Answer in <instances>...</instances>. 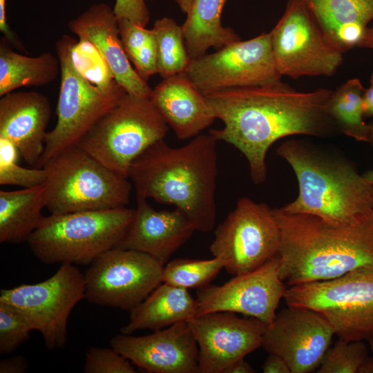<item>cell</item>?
<instances>
[{
    "label": "cell",
    "instance_id": "cell-2",
    "mask_svg": "<svg viewBox=\"0 0 373 373\" xmlns=\"http://www.w3.org/2000/svg\"><path fill=\"white\" fill-rule=\"evenodd\" d=\"M273 213L280 231L278 273L288 287L373 266V212L345 224L281 208Z\"/></svg>",
    "mask_w": 373,
    "mask_h": 373
},
{
    "label": "cell",
    "instance_id": "cell-24",
    "mask_svg": "<svg viewBox=\"0 0 373 373\" xmlns=\"http://www.w3.org/2000/svg\"><path fill=\"white\" fill-rule=\"evenodd\" d=\"M198 301L188 289L162 283L130 312L129 321L120 331L131 334L137 330H160L197 315Z\"/></svg>",
    "mask_w": 373,
    "mask_h": 373
},
{
    "label": "cell",
    "instance_id": "cell-35",
    "mask_svg": "<svg viewBox=\"0 0 373 373\" xmlns=\"http://www.w3.org/2000/svg\"><path fill=\"white\" fill-rule=\"evenodd\" d=\"M31 331L30 325L21 312L0 303V354L13 353L28 340Z\"/></svg>",
    "mask_w": 373,
    "mask_h": 373
},
{
    "label": "cell",
    "instance_id": "cell-22",
    "mask_svg": "<svg viewBox=\"0 0 373 373\" xmlns=\"http://www.w3.org/2000/svg\"><path fill=\"white\" fill-rule=\"evenodd\" d=\"M150 99L179 140L198 135L216 119L206 96L185 72L164 78Z\"/></svg>",
    "mask_w": 373,
    "mask_h": 373
},
{
    "label": "cell",
    "instance_id": "cell-29",
    "mask_svg": "<svg viewBox=\"0 0 373 373\" xmlns=\"http://www.w3.org/2000/svg\"><path fill=\"white\" fill-rule=\"evenodd\" d=\"M157 50V73L164 79L183 73L191 60L182 26L170 17L157 19L151 28Z\"/></svg>",
    "mask_w": 373,
    "mask_h": 373
},
{
    "label": "cell",
    "instance_id": "cell-10",
    "mask_svg": "<svg viewBox=\"0 0 373 373\" xmlns=\"http://www.w3.org/2000/svg\"><path fill=\"white\" fill-rule=\"evenodd\" d=\"M84 298V274L72 264H61L51 277L42 282L0 291V303L21 312L32 330L41 334L48 350L64 347L69 316Z\"/></svg>",
    "mask_w": 373,
    "mask_h": 373
},
{
    "label": "cell",
    "instance_id": "cell-38",
    "mask_svg": "<svg viewBox=\"0 0 373 373\" xmlns=\"http://www.w3.org/2000/svg\"><path fill=\"white\" fill-rule=\"evenodd\" d=\"M0 31L12 47L20 50H25L22 43L15 32L10 29L7 22L6 0H0Z\"/></svg>",
    "mask_w": 373,
    "mask_h": 373
},
{
    "label": "cell",
    "instance_id": "cell-36",
    "mask_svg": "<svg viewBox=\"0 0 373 373\" xmlns=\"http://www.w3.org/2000/svg\"><path fill=\"white\" fill-rule=\"evenodd\" d=\"M132 363L112 347H90L85 353V373H135Z\"/></svg>",
    "mask_w": 373,
    "mask_h": 373
},
{
    "label": "cell",
    "instance_id": "cell-18",
    "mask_svg": "<svg viewBox=\"0 0 373 373\" xmlns=\"http://www.w3.org/2000/svg\"><path fill=\"white\" fill-rule=\"evenodd\" d=\"M111 347L150 373H199L198 345L187 321L140 336L121 333Z\"/></svg>",
    "mask_w": 373,
    "mask_h": 373
},
{
    "label": "cell",
    "instance_id": "cell-23",
    "mask_svg": "<svg viewBox=\"0 0 373 373\" xmlns=\"http://www.w3.org/2000/svg\"><path fill=\"white\" fill-rule=\"evenodd\" d=\"M327 41L342 53L357 47L373 21V0H304Z\"/></svg>",
    "mask_w": 373,
    "mask_h": 373
},
{
    "label": "cell",
    "instance_id": "cell-5",
    "mask_svg": "<svg viewBox=\"0 0 373 373\" xmlns=\"http://www.w3.org/2000/svg\"><path fill=\"white\" fill-rule=\"evenodd\" d=\"M135 209L85 211L44 216L27 240L46 265H89L115 248L131 223Z\"/></svg>",
    "mask_w": 373,
    "mask_h": 373
},
{
    "label": "cell",
    "instance_id": "cell-31",
    "mask_svg": "<svg viewBox=\"0 0 373 373\" xmlns=\"http://www.w3.org/2000/svg\"><path fill=\"white\" fill-rule=\"evenodd\" d=\"M224 268L221 259L176 258L163 267L162 281L184 289H197L209 284Z\"/></svg>",
    "mask_w": 373,
    "mask_h": 373
},
{
    "label": "cell",
    "instance_id": "cell-20",
    "mask_svg": "<svg viewBox=\"0 0 373 373\" xmlns=\"http://www.w3.org/2000/svg\"><path fill=\"white\" fill-rule=\"evenodd\" d=\"M136 200L133 219L115 247L147 254L164 266L195 230L180 209L157 211L146 198Z\"/></svg>",
    "mask_w": 373,
    "mask_h": 373
},
{
    "label": "cell",
    "instance_id": "cell-25",
    "mask_svg": "<svg viewBox=\"0 0 373 373\" xmlns=\"http://www.w3.org/2000/svg\"><path fill=\"white\" fill-rule=\"evenodd\" d=\"M226 2L227 0H193L181 25L191 59L207 54L211 48L218 50L241 40L232 28L222 24L221 15Z\"/></svg>",
    "mask_w": 373,
    "mask_h": 373
},
{
    "label": "cell",
    "instance_id": "cell-17",
    "mask_svg": "<svg viewBox=\"0 0 373 373\" xmlns=\"http://www.w3.org/2000/svg\"><path fill=\"white\" fill-rule=\"evenodd\" d=\"M334 335L331 325L316 312L287 306L267 325L262 347L282 357L291 373H308L320 365Z\"/></svg>",
    "mask_w": 373,
    "mask_h": 373
},
{
    "label": "cell",
    "instance_id": "cell-4",
    "mask_svg": "<svg viewBox=\"0 0 373 373\" xmlns=\"http://www.w3.org/2000/svg\"><path fill=\"white\" fill-rule=\"evenodd\" d=\"M276 153L295 173L298 193L280 207L327 221L351 223L373 212V184L345 159L298 140L282 143Z\"/></svg>",
    "mask_w": 373,
    "mask_h": 373
},
{
    "label": "cell",
    "instance_id": "cell-19",
    "mask_svg": "<svg viewBox=\"0 0 373 373\" xmlns=\"http://www.w3.org/2000/svg\"><path fill=\"white\" fill-rule=\"evenodd\" d=\"M68 27L78 39L89 41L97 48L126 93L150 98L152 88L132 66L124 51L113 8L105 3L93 4L69 21Z\"/></svg>",
    "mask_w": 373,
    "mask_h": 373
},
{
    "label": "cell",
    "instance_id": "cell-26",
    "mask_svg": "<svg viewBox=\"0 0 373 373\" xmlns=\"http://www.w3.org/2000/svg\"><path fill=\"white\" fill-rule=\"evenodd\" d=\"M45 184L0 191V242H27L44 217Z\"/></svg>",
    "mask_w": 373,
    "mask_h": 373
},
{
    "label": "cell",
    "instance_id": "cell-14",
    "mask_svg": "<svg viewBox=\"0 0 373 373\" xmlns=\"http://www.w3.org/2000/svg\"><path fill=\"white\" fill-rule=\"evenodd\" d=\"M185 73L204 95L231 88L281 82L269 32L238 41L191 59Z\"/></svg>",
    "mask_w": 373,
    "mask_h": 373
},
{
    "label": "cell",
    "instance_id": "cell-30",
    "mask_svg": "<svg viewBox=\"0 0 373 373\" xmlns=\"http://www.w3.org/2000/svg\"><path fill=\"white\" fill-rule=\"evenodd\" d=\"M124 51L138 75L146 82L157 73V50L152 29L128 20H118Z\"/></svg>",
    "mask_w": 373,
    "mask_h": 373
},
{
    "label": "cell",
    "instance_id": "cell-9",
    "mask_svg": "<svg viewBox=\"0 0 373 373\" xmlns=\"http://www.w3.org/2000/svg\"><path fill=\"white\" fill-rule=\"evenodd\" d=\"M75 39L64 35L56 42L61 66L57 118L55 127L46 133L38 168L54 155L77 145L96 122L126 93L119 84L111 88H100L77 70L70 56Z\"/></svg>",
    "mask_w": 373,
    "mask_h": 373
},
{
    "label": "cell",
    "instance_id": "cell-8",
    "mask_svg": "<svg viewBox=\"0 0 373 373\" xmlns=\"http://www.w3.org/2000/svg\"><path fill=\"white\" fill-rule=\"evenodd\" d=\"M283 298L287 306L321 314L338 338L373 341V266L328 280L288 287Z\"/></svg>",
    "mask_w": 373,
    "mask_h": 373
},
{
    "label": "cell",
    "instance_id": "cell-34",
    "mask_svg": "<svg viewBox=\"0 0 373 373\" xmlns=\"http://www.w3.org/2000/svg\"><path fill=\"white\" fill-rule=\"evenodd\" d=\"M368 350L364 341H347L341 338L326 352L317 372L358 373Z\"/></svg>",
    "mask_w": 373,
    "mask_h": 373
},
{
    "label": "cell",
    "instance_id": "cell-1",
    "mask_svg": "<svg viewBox=\"0 0 373 373\" xmlns=\"http://www.w3.org/2000/svg\"><path fill=\"white\" fill-rule=\"evenodd\" d=\"M332 90L298 91L282 81L205 95L223 127L209 132L238 149L256 184L267 177L266 155L277 140L291 135L326 137L337 129L327 111Z\"/></svg>",
    "mask_w": 373,
    "mask_h": 373
},
{
    "label": "cell",
    "instance_id": "cell-41",
    "mask_svg": "<svg viewBox=\"0 0 373 373\" xmlns=\"http://www.w3.org/2000/svg\"><path fill=\"white\" fill-rule=\"evenodd\" d=\"M363 105L364 115L373 116V73L370 79L369 87L365 89Z\"/></svg>",
    "mask_w": 373,
    "mask_h": 373
},
{
    "label": "cell",
    "instance_id": "cell-21",
    "mask_svg": "<svg viewBox=\"0 0 373 373\" xmlns=\"http://www.w3.org/2000/svg\"><path fill=\"white\" fill-rule=\"evenodd\" d=\"M51 115L48 97L35 90L12 91L0 99V137L12 142L23 160L38 168Z\"/></svg>",
    "mask_w": 373,
    "mask_h": 373
},
{
    "label": "cell",
    "instance_id": "cell-33",
    "mask_svg": "<svg viewBox=\"0 0 373 373\" xmlns=\"http://www.w3.org/2000/svg\"><path fill=\"white\" fill-rule=\"evenodd\" d=\"M70 56L77 70L92 84L102 88H111L119 84L97 48L89 41L75 39Z\"/></svg>",
    "mask_w": 373,
    "mask_h": 373
},
{
    "label": "cell",
    "instance_id": "cell-7",
    "mask_svg": "<svg viewBox=\"0 0 373 373\" xmlns=\"http://www.w3.org/2000/svg\"><path fill=\"white\" fill-rule=\"evenodd\" d=\"M168 128L150 98L126 93L77 146L111 170L128 178L133 162L149 146L163 140Z\"/></svg>",
    "mask_w": 373,
    "mask_h": 373
},
{
    "label": "cell",
    "instance_id": "cell-42",
    "mask_svg": "<svg viewBox=\"0 0 373 373\" xmlns=\"http://www.w3.org/2000/svg\"><path fill=\"white\" fill-rule=\"evenodd\" d=\"M255 372L253 367L245 360L242 358L227 369L224 373H254Z\"/></svg>",
    "mask_w": 373,
    "mask_h": 373
},
{
    "label": "cell",
    "instance_id": "cell-47",
    "mask_svg": "<svg viewBox=\"0 0 373 373\" xmlns=\"http://www.w3.org/2000/svg\"><path fill=\"white\" fill-rule=\"evenodd\" d=\"M363 175L373 184V170H369L363 173Z\"/></svg>",
    "mask_w": 373,
    "mask_h": 373
},
{
    "label": "cell",
    "instance_id": "cell-28",
    "mask_svg": "<svg viewBox=\"0 0 373 373\" xmlns=\"http://www.w3.org/2000/svg\"><path fill=\"white\" fill-rule=\"evenodd\" d=\"M365 89L358 78L346 81L332 90L327 111L338 130L358 142L367 143L370 124L363 119Z\"/></svg>",
    "mask_w": 373,
    "mask_h": 373
},
{
    "label": "cell",
    "instance_id": "cell-12",
    "mask_svg": "<svg viewBox=\"0 0 373 373\" xmlns=\"http://www.w3.org/2000/svg\"><path fill=\"white\" fill-rule=\"evenodd\" d=\"M279 242L273 209L265 202L240 198L216 229L209 249L234 276L252 271L274 257Z\"/></svg>",
    "mask_w": 373,
    "mask_h": 373
},
{
    "label": "cell",
    "instance_id": "cell-40",
    "mask_svg": "<svg viewBox=\"0 0 373 373\" xmlns=\"http://www.w3.org/2000/svg\"><path fill=\"white\" fill-rule=\"evenodd\" d=\"M264 373H291L285 361L275 354H269L262 366Z\"/></svg>",
    "mask_w": 373,
    "mask_h": 373
},
{
    "label": "cell",
    "instance_id": "cell-32",
    "mask_svg": "<svg viewBox=\"0 0 373 373\" xmlns=\"http://www.w3.org/2000/svg\"><path fill=\"white\" fill-rule=\"evenodd\" d=\"M21 155L10 140L0 137V184L29 188L44 185L46 173L43 168L28 169L17 164Z\"/></svg>",
    "mask_w": 373,
    "mask_h": 373
},
{
    "label": "cell",
    "instance_id": "cell-43",
    "mask_svg": "<svg viewBox=\"0 0 373 373\" xmlns=\"http://www.w3.org/2000/svg\"><path fill=\"white\" fill-rule=\"evenodd\" d=\"M357 47L373 50V25L367 27L363 38Z\"/></svg>",
    "mask_w": 373,
    "mask_h": 373
},
{
    "label": "cell",
    "instance_id": "cell-11",
    "mask_svg": "<svg viewBox=\"0 0 373 373\" xmlns=\"http://www.w3.org/2000/svg\"><path fill=\"white\" fill-rule=\"evenodd\" d=\"M269 35L282 77L332 76L343 63V53L327 41L304 0H288Z\"/></svg>",
    "mask_w": 373,
    "mask_h": 373
},
{
    "label": "cell",
    "instance_id": "cell-37",
    "mask_svg": "<svg viewBox=\"0 0 373 373\" xmlns=\"http://www.w3.org/2000/svg\"><path fill=\"white\" fill-rule=\"evenodd\" d=\"M151 0H115L113 10L118 20H128L146 27L150 12L146 3Z\"/></svg>",
    "mask_w": 373,
    "mask_h": 373
},
{
    "label": "cell",
    "instance_id": "cell-16",
    "mask_svg": "<svg viewBox=\"0 0 373 373\" xmlns=\"http://www.w3.org/2000/svg\"><path fill=\"white\" fill-rule=\"evenodd\" d=\"M198 345L199 373H224L262 346L267 325L231 312L196 316L187 321Z\"/></svg>",
    "mask_w": 373,
    "mask_h": 373
},
{
    "label": "cell",
    "instance_id": "cell-13",
    "mask_svg": "<svg viewBox=\"0 0 373 373\" xmlns=\"http://www.w3.org/2000/svg\"><path fill=\"white\" fill-rule=\"evenodd\" d=\"M163 267L147 254L113 248L96 258L84 273L85 299L131 312L163 283Z\"/></svg>",
    "mask_w": 373,
    "mask_h": 373
},
{
    "label": "cell",
    "instance_id": "cell-45",
    "mask_svg": "<svg viewBox=\"0 0 373 373\" xmlns=\"http://www.w3.org/2000/svg\"><path fill=\"white\" fill-rule=\"evenodd\" d=\"M193 0H175L181 11L186 15L190 9Z\"/></svg>",
    "mask_w": 373,
    "mask_h": 373
},
{
    "label": "cell",
    "instance_id": "cell-15",
    "mask_svg": "<svg viewBox=\"0 0 373 373\" xmlns=\"http://www.w3.org/2000/svg\"><path fill=\"white\" fill-rule=\"evenodd\" d=\"M275 256L258 269L234 276L222 285L209 284L196 291L197 315L231 312L257 318L267 325L287 289Z\"/></svg>",
    "mask_w": 373,
    "mask_h": 373
},
{
    "label": "cell",
    "instance_id": "cell-6",
    "mask_svg": "<svg viewBox=\"0 0 373 373\" xmlns=\"http://www.w3.org/2000/svg\"><path fill=\"white\" fill-rule=\"evenodd\" d=\"M46 173L45 207L50 214L124 207L132 183L78 146L54 155L42 165Z\"/></svg>",
    "mask_w": 373,
    "mask_h": 373
},
{
    "label": "cell",
    "instance_id": "cell-44",
    "mask_svg": "<svg viewBox=\"0 0 373 373\" xmlns=\"http://www.w3.org/2000/svg\"><path fill=\"white\" fill-rule=\"evenodd\" d=\"M358 373H373V356L365 359Z\"/></svg>",
    "mask_w": 373,
    "mask_h": 373
},
{
    "label": "cell",
    "instance_id": "cell-39",
    "mask_svg": "<svg viewBox=\"0 0 373 373\" xmlns=\"http://www.w3.org/2000/svg\"><path fill=\"white\" fill-rule=\"evenodd\" d=\"M27 367L28 362L22 356H15L0 361V373H22Z\"/></svg>",
    "mask_w": 373,
    "mask_h": 373
},
{
    "label": "cell",
    "instance_id": "cell-46",
    "mask_svg": "<svg viewBox=\"0 0 373 373\" xmlns=\"http://www.w3.org/2000/svg\"><path fill=\"white\" fill-rule=\"evenodd\" d=\"M369 124H370V133H369L367 143L373 145V122L371 123H369Z\"/></svg>",
    "mask_w": 373,
    "mask_h": 373
},
{
    "label": "cell",
    "instance_id": "cell-3",
    "mask_svg": "<svg viewBox=\"0 0 373 373\" xmlns=\"http://www.w3.org/2000/svg\"><path fill=\"white\" fill-rule=\"evenodd\" d=\"M218 141L209 133L179 147L169 146L164 139L149 146L129 169L137 196L173 205L195 231H212L216 218Z\"/></svg>",
    "mask_w": 373,
    "mask_h": 373
},
{
    "label": "cell",
    "instance_id": "cell-27",
    "mask_svg": "<svg viewBox=\"0 0 373 373\" xmlns=\"http://www.w3.org/2000/svg\"><path fill=\"white\" fill-rule=\"evenodd\" d=\"M2 37L0 41V97L21 87L42 86L61 73L59 59L50 52L28 57L14 51Z\"/></svg>",
    "mask_w": 373,
    "mask_h": 373
}]
</instances>
